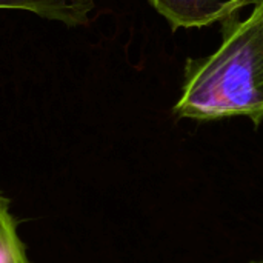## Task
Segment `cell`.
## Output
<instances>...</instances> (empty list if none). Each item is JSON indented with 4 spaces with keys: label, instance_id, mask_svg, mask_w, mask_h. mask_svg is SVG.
<instances>
[{
    "label": "cell",
    "instance_id": "6da1fadb",
    "mask_svg": "<svg viewBox=\"0 0 263 263\" xmlns=\"http://www.w3.org/2000/svg\"><path fill=\"white\" fill-rule=\"evenodd\" d=\"M174 112L183 119L248 117L263 122V0L223 29L219 48L186 66Z\"/></svg>",
    "mask_w": 263,
    "mask_h": 263
},
{
    "label": "cell",
    "instance_id": "7a4b0ae2",
    "mask_svg": "<svg viewBox=\"0 0 263 263\" xmlns=\"http://www.w3.org/2000/svg\"><path fill=\"white\" fill-rule=\"evenodd\" d=\"M166 18L173 31L180 28H203L225 20L236 11L257 0H148Z\"/></svg>",
    "mask_w": 263,
    "mask_h": 263
},
{
    "label": "cell",
    "instance_id": "3957f363",
    "mask_svg": "<svg viewBox=\"0 0 263 263\" xmlns=\"http://www.w3.org/2000/svg\"><path fill=\"white\" fill-rule=\"evenodd\" d=\"M97 0H0V9H22L66 26L89 23Z\"/></svg>",
    "mask_w": 263,
    "mask_h": 263
},
{
    "label": "cell",
    "instance_id": "277c9868",
    "mask_svg": "<svg viewBox=\"0 0 263 263\" xmlns=\"http://www.w3.org/2000/svg\"><path fill=\"white\" fill-rule=\"evenodd\" d=\"M0 263H31L17 230V222L9 211L8 200L0 193Z\"/></svg>",
    "mask_w": 263,
    "mask_h": 263
},
{
    "label": "cell",
    "instance_id": "5b68a950",
    "mask_svg": "<svg viewBox=\"0 0 263 263\" xmlns=\"http://www.w3.org/2000/svg\"><path fill=\"white\" fill-rule=\"evenodd\" d=\"M250 263H263V260H254V262H250Z\"/></svg>",
    "mask_w": 263,
    "mask_h": 263
}]
</instances>
